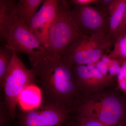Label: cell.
<instances>
[{
	"label": "cell",
	"mask_w": 126,
	"mask_h": 126,
	"mask_svg": "<svg viewBox=\"0 0 126 126\" xmlns=\"http://www.w3.org/2000/svg\"><path fill=\"white\" fill-rule=\"evenodd\" d=\"M14 55L13 50L7 46H1L0 48V85L2 86L6 73Z\"/></svg>",
	"instance_id": "4fadbf2b"
},
{
	"label": "cell",
	"mask_w": 126,
	"mask_h": 126,
	"mask_svg": "<svg viewBox=\"0 0 126 126\" xmlns=\"http://www.w3.org/2000/svg\"><path fill=\"white\" fill-rule=\"evenodd\" d=\"M70 14L79 31L83 34L97 33L108 34L109 16L91 5L75 6Z\"/></svg>",
	"instance_id": "ba28073f"
},
{
	"label": "cell",
	"mask_w": 126,
	"mask_h": 126,
	"mask_svg": "<svg viewBox=\"0 0 126 126\" xmlns=\"http://www.w3.org/2000/svg\"><path fill=\"white\" fill-rule=\"evenodd\" d=\"M126 7V0H114L109 9V25L107 35L114 44Z\"/></svg>",
	"instance_id": "8fae6325"
},
{
	"label": "cell",
	"mask_w": 126,
	"mask_h": 126,
	"mask_svg": "<svg viewBox=\"0 0 126 126\" xmlns=\"http://www.w3.org/2000/svg\"><path fill=\"white\" fill-rule=\"evenodd\" d=\"M58 0H44L39 10L32 20L29 28L32 32L46 47L47 35L56 17Z\"/></svg>",
	"instance_id": "9c48e42d"
},
{
	"label": "cell",
	"mask_w": 126,
	"mask_h": 126,
	"mask_svg": "<svg viewBox=\"0 0 126 126\" xmlns=\"http://www.w3.org/2000/svg\"><path fill=\"white\" fill-rule=\"evenodd\" d=\"M69 1L59 0L56 17L50 26L46 41V58L54 62L60 60L68 47L82 34L70 16Z\"/></svg>",
	"instance_id": "7a4b0ae2"
},
{
	"label": "cell",
	"mask_w": 126,
	"mask_h": 126,
	"mask_svg": "<svg viewBox=\"0 0 126 126\" xmlns=\"http://www.w3.org/2000/svg\"><path fill=\"white\" fill-rule=\"evenodd\" d=\"M113 46L108 54L109 57L120 61L126 60V32L118 37Z\"/></svg>",
	"instance_id": "5bb4252c"
},
{
	"label": "cell",
	"mask_w": 126,
	"mask_h": 126,
	"mask_svg": "<svg viewBox=\"0 0 126 126\" xmlns=\"http://www.w3.org/2000/svg\"><path fill=\"white\" fill-rule=\"evenodd\" d=\"M114 0H99L95 4L96 7L109 16V9Z\"/></svg>",
	"instance_id": "ac0fdd59"
},
{
	"label": "cell",
	"mask_w": 126,
	"mask_h": 126,
	"mask_svg": "<svg viewBox=\"0 0 126 126\" xmlns=\"http://www.w3.org/2000/svg\"><path fill=\"white\" fill-rule=\"evenodd\" d=\"M5 42V45L17 53L26 55L32 67L46 58L45 46L17 16L9 29Z\"/></svg>",
	"instance_id": "8992f818"
},
{
	"label": "cell",
	"mask_w": 126,
	"mask_h": 126,
	"mask_svg": "<svg viewBox=\"0 0 126 126\" xmlns=\"http://www.w3.org/2000/svg\"><path fill=\"white\" fill-rule=\"evenodd\" d=\"M113 45L107 33L82 34L69 46L62 58L73 65L94 63L109 51Z\"/></svg>",
	"instance_id": "3957f363"
},
{
	"label": "cell",
	"mask_w": 126,
	"mask_h": 126,
	"mask_svg": "<svg viewBox=\"0 0 126 126\" xmlns=\"http://www.w3.org/2000/svg\"><path fill=\"white\" fill-rule=\"evenodd\" d=\"M10 119H11L4 103H0V126H10Z\"/></svg>",
	"instance_id": "e0dca14e"
},
{
	"label": "cell",
	"mask_w": 126,
	"mask_h": 126,
	"mask_svg": "<svg viewBox=\"0 0 126 126\" xmlns=\"http://www.w3.org/2000/svg\"><path fill=\"white\" fill-rule=\"evenodd\" d=\"M13 58L4 77L1 88L4 89V104L12 120L16 117L17 104L22 92L30 86L36 84L31 70L24 65L13 50Z\"/></svg>",
	"instance_id": "277c9868"
},
{
	"label": "cell",
	"mask_w": 126,
	"mask_h": 126,
	"mask_svg": "<svg viewBox=\"0 0 126 126\" xmlns=\"http://www.w3.org/2000/svg\"><path fill=\"white\" fill-rule=\"evenodd\" d=\"M80 115L111 126H126V104L113 95H104L89 100L80 107Z\"/></svg>",
	"instance_id": "5b68a950"
},
{
	"label": "cell",
	"mask_w": 126,
	"mask_h": 126,
	"mask_svg": "<svg viewBox=\"0 0 126 126\" xmlns=\"http://www.w3.org/2000/svg\"><path fill=\"white\" fill-rule=\"evenodd\" d=\"M99 0H71L69 1L70 5L75 6H84L96 4Z\"/></svg>",
	"instance_id": "d6986e66"
},
{
	"label": "cell",
	"mask_w": 126,
	"mask_h": 126,
	"mask_svg": "<svg viewBox=\"0 0 126 126\" xmlns=\"http://www.w3.org/2000/svg\"><path fill=\"white\" fill-rule=\"evenodd\" d=\"M15 0H0V36L1 40L5 41L7 34L16 17Z\"/></svg>",
	"instance_id": "30bf717a"
},
{
	"label": "cell",
	"mask_w": 126,
	"mask_h": 126,
	"mask_svg": "<svg viewBox=\"0 0 126 126\" xmlns=\"http://www.w3.org/2000/svg\"><path fill=\"white\" fill-rule=\"evenodd\" d=\"M70 126H111L97 120L79 115Z\"/></svg>",
	"instance_id": "2e32d148"
},
{
	"label": "cell",
	"mask_w": 126,
	"mask_h": 126,
	"mask_svg": "<svg viewBox=\"0 0 126 126\" xmlns=\"http://www.w3.org/2000/svg\"><path fill=\"white\" fill-rule=\"evenodd\" d=\"M126 32V7L123 18L117 34L116 40L119 36Z\"/></svg>",
	"instance_id": "ffe728a7"
},
{
	"label": "cell",
	"mask_w": 126,
	"mask_h": 126,
	"mask_svg": "<svg viewBox=\"0 0 126 126\" xmlns=\"http://www.w3.org/2000/svg\"><path fill=\"white\" fill-rule=\"evenodd\" d=\"M70 110L61 106L43 103L25 110L18 117L19 126H63L67 121Z\"/></svg>",
	"instance_id": "52a82bcc"
},
{
	"label": "cell",
	"mask_w": 126,
	"mask_h": 126,
	"mask_svg": "<svg viewBox=\"0 0 126 126\" xmlns=\"http://www.w3.org/2000/svg\"><path fill=\"white\" fill-rule=\"evenodd\" d=\"M43 0H19L16 6V14L19 20L29 28Z\"/></svg>",
	"instance_id": "7c38bea8"
},
{
	"label": "cell",
	"mask_w": 126,
	"mask_h": 126,
	"mask_svg": "<svg viewBox=\"0 0 126 126\" xmlns=\"http://www.w3.org/2000/svg\"><path fill=\"white\" fill-rule=\"evenodd\" d=\"M73 66L65 59L54 62L45 58L32 68L36 84L43 94V103L71 110L76 103L79 90Z\"/></svg>",
	"instance_id": "6da1fadb"
},
{
	"label": "cell",
	"mask_w": 126,
	"mask_h": 126,
	"mask_svg": "<svg viewBox=\"0 0 126 126\" xmlns=\"http://www.w3.org/2000/svg\"><path fill=\"white\" fill-rule=\"evenodd\" d=\"M116 79L118 88L126 95V60L121 61L120 70Z\"/></svg>",
	"instance_id": "9a60e30c"
}]
</instances>
